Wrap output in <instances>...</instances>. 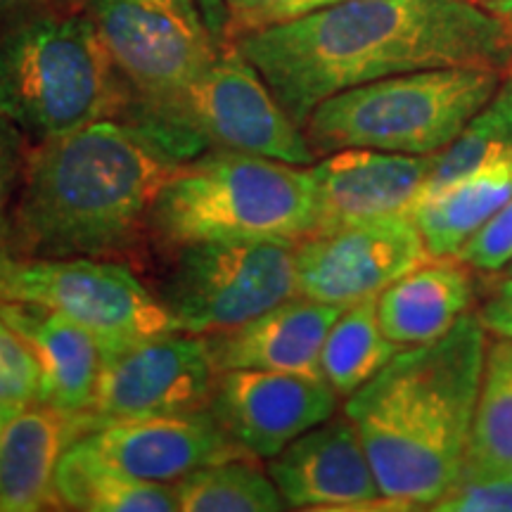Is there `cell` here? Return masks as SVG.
Segmentation results:
<instances>
[{"label": "cell", "mask_w": 512, "mask_h": 512, "mask_svg": "<svg viewBox=\"0 0 512 512\" xmlns=\"http://www.w3.org/2000/svg\"><path fill=\"white\" fill-rule=\"evenodd\" d=\"M252 456L204 465L176 482L178 510L183 512H275L285 510L271 475L252 465Z\"/></svg>", "instance_id": "25"}, {"label": "cell", "mask_w": 512, "mask_h": 512, "mask_svg": "<svg viewBox=\"0 0 512 512\" xmlns=\"http://www.w3.org/2000/svg\"><path fill=\"white\" fill-rule=\"evenodd\" d=\"M41 394V368L29 342L0 316V401L29 406Z\"/></svg>", "instance_id": "28"}, {"label": "cell", "mask_w": 512, "mask_h": 512, "mask_svg": "<svg viewBox=\"0 0 512 512\" xmlns=\"http://www.w3.org/2000/svg\"><path fill=\"white\" fill-rule=\"evenodd\" d=\"M131 100L88 12L48 10L0 27V117L29 138L124 119Z\"/></svg>", "instance_id": "4"}, {"label": "cell", "mask_w": 512, "mask_h": 512, "mask_svg": "<svg viewBox=\"0 0 512 512\" xmlns=\"http://www.w3.org/2000/svg\"><path fill=\"white\" fill-rule=\"evenodd\" d=\"M467 467L512 470V339H489L472 422Z\"/></svg>", "instance_id": "26"}, {"label": "cell", "mask_w": 512, "mask_h": 512, "mask_svg": "<svg viewBox=\"0 0 512 512\" xmlns=\"http://www.w3.org/2000/svg\"><path fill=\"white\" fill-rule=\"evenodd\" d=\"M219 375L207 337L174 332L145 339L107 351L88 413L100 427L112 420L204 411Z\"/></svg>", "instance_id": "11"}, {"label": "cell", "mask_w": 512, "mask_h": 512, "mask_svg": "<svg viewBox=\"0 0 512 512\" xmlns=\"http://www.w3.org/2000/svg\"><path fill=\"white\" fill-rule=\"evenodd\" d=\"M335 3H344V0H297V3L292 5V10H290V15H287V19L302 17V15H306V12L328 8V5H335ZM287 19H285V22H287Z\"/></svg>", "instance_id": "34"}, {"label": "cell", "mask_w": 512, "mask_h": 512, "mask_svg": "<svg viewBox=\"0 0 512 512\" xmlns=\"http://www.w3.org/2000/svg\"><path fill=\"white\" fill-rule=\"evenodd\" d=\"M347 306L297 297L273 306L240 328L209 335L216 368L226 370H280V373H320L325 337Z\"/></svg>", "instance_id": "17"}, {"label": "cell", "mask_w": 512, "mask_h": 512, "mask_svg": "<svg viewBox=\"0 0 512 512\" xmlns=\"http://www.w3.org/2000/svg\"><path fill=\"white\" fill-rule=\"evenodd\" d=\"M209 408L242 451L271 460L335 415L337 392L323 375L226 370Z\"/></svg>", "instance_id": "13"}, {"label": "cell", "mask_w": 512, "mask_h": 512, "mask_svg": "<svg viewBox=\"0 0 512 512\" xmlns=\"http://www.w3.org/2000/svg\"><path fill=\"white\" fill-rule=\"evenodd\" d=\"M74 446L95 463L155 484H176L204 465L249 456L223 432L211 408L112 420L83 434Z\"/></svg>", "instance_id": "14"}, {"label": "cell", "mask_w": 512, "mask_h": 512, "mask_svg": "<svg viewBox=\"0 0 512 512\" xmlns=\"http://www.w3.org/2000/svg\"><path fill=\"white\" fill-rule=\"evenodd\" d=\"M27 133L0 117V259L10 256V214L27 164Z\"/></svg>", "instance_id": "29"}, {"label": "cell", "mask_w": 512, "mask_h": 512, "mask_svg": "<svg viewBox=\"0 0 512 512\" xmlns=\"http://www.w3.org/2000/svg\"><path fill=\"white\" fill-rule=\"evenodd\" d=\"M19 408H24V406H12V403H3V401H0V437H3L5 427H8V422H10L12 418H15Z\"/></svg>", "instance_id": "35"}, {"label": "cell", "mask_w": 512, "mask_h": 512, "mask_svg": "<svg viewBox=\"0 0 512 512\" xmlns=\"http://www.w3.org/2000/svg\"><path fill=\"white\" fill-rule=\"evenodd\" d=\"M268 475L290 508L399 510L382 496L380 484L347 415L320 422L278 456Z\"/></svg>", "instance_id": "15"}, {"label": "cell", "mask_w": 512, "mask_h": 512, "mask_svg": "<svg viewBox=\"0 0 512 512\" xmlns=\"http://www.w3.org/2000/svg\"><path fill=\"white\" fill-rule=\"evenodd\" d=\"M316 192L313 233L396 219L411 214L427 176L430 157L347 147L311 166Z\"/></svg>", "instance_id": "16"}, {"label": "cell", "mask_w": 512, "mask_h": 512, "mask_svg": "<svg viewBox=\"0 0 512 512\" xmlns=\"http://www.w3.org/2000/svg\"><path fill=\"white\" fill-rule=\"evenodd\" d=\"M401 347L384 337L377 320V297L339 313L320 354V373L337 396H351L380 373Z\"/></svg>", "instance_id": "23"}, {"label": "cell", "mask_w": 512, "mask_h": 512, "mask_svg": "<svg viewBox=\"0 0 512 512\" xmlns=\"http://www.w3.org/2000/svg\"><path fill=\"white\" fill-rule=\"evenodd\" d=\"M489 332L467 313L437 342L401 349L347 396L380 484L399 510H432L463 470Z\"/></svg>", "instance_id": "3"}, {"label": "cell", "mask_w": 512, "mask_h": 512, "mask_svg": "<svg viewBox=\"0 0 512 512\" xmlns=\"http://www.w3.org/2000/svg\"><path fill=\"white\" fill-rule=\"evenodd\" d=\"M76 5H79V0H0V27L15 22V19L38 15V12L76 8Z\"/></svg>", "instance_id": "33"}, {"label": "cell", "mask_w": 512, "mask_h": 512, "mask_svg": "<svg viewBox=\"0 0 512 512\" xmlns=\"http://www.w3.org/2000/svg\"><path fill=\"white\" fill-rule=\"evenodd\" d=\"M294 242H207L176 249L162 302L183 332L221 335L297 297Z\"/></svg>", "instance_id": "9"}, {"label": "cell", "mask_w": 512, "mask_h": 512, "mask_svg": "<svg viewBox=\"0 0 512 512\" xmlns=\"http://www.w3.org/2000/svg\"><path fill=\"white\" fill-rule=\"evenodd\" d=\"M479 3H482L484 8H489V10H491V8H494V5L498 3V0H479Z\"/></svg>", "instance_id": "37"}, {"label": "cell", "mask_w": 512, "mask_h": 512, "mask_svg": "<svg viewBox=\"0 0 512 512\" xmlns=\"http://www.w3.org/2000/svg\"><path fill=\"white\" fill-rule=\"evenodd\" d=\"M479 273H498L512 261V197L456 254Z\"/></svg>", "instance_id": "30"}, {"label": "cell", "mask_w": 512, "mask_h": 512, "mask_svg": "<svg viewBox=\"0 0 512 512\" xmlns=\"http://www.w3.org/2000/svg\"><path fill=\"white\" fill-rule=\"evenodd\" d=\"M512 197V159L420 195L411 219L430 256L458 254L479 228Z\"/></svg>", "instance_id": "21"}, {"label": "cell", "mask_w": 512, "mask_h": 512, "mask_svg": "<svg viewBox=\"0 0 512 512\" xmlns=\"http://www.w3.org/2000/svg\"><path fill=\"white\" fill-rule=\"evenodd\" d=\"M60 508L83 512H176V486L140 482L95 463L74 444L62 453L55 472Z\"/></svg>", "instance_id": "22"}, {"label": "cell", "mask_w": 512, "mask_h": 512, "mask_svg": "<svg viewBox=\"0 0 512 512\" xmlns=\"http://www.w3.org/2000/svg\"><path fill=\"white\" fill-rule=\"evenodd\" d=\"M503 79L470 67L387 76L330 95L302 128L316 157L347 147L430 157L494 98Z\"/></svg>", "instance_id": "6"}, {"label": "cell", "mask_w": 512, "mask_h": 512, "mask_svg": "<svg viewBox=\"0 0 512 512\" xmlns=\"http://www.w3.org/2000/svg\"><path fill=\"white\" fill-rule=\"evenodd\" d=\"M479 323L494 337L512 339V278L501 275L486 287V294L477 311Z\"/></svg>", "instance_id": "32"}, {"label": "cell", "mask_w": 512, "mask_h": 512, "mask_svg": "<svg viewBox=\"0 0 512 512\" xmlns=\"http://www.w3.org/2000/svg\"><path fill=\"white\" fill-rule=\"evenodd\" d=\"M508 74H510V76H512V69H510V72H508Z\"/></svg>", "instance_id": "39"}, {"label": "cell", "mask_w": 512, "mask_h": 512, "mask_svg": "<svg viewBox=\"0 0 512 512\" xmlns=\"http://www.w3.org/2000/svg\"><path fill=\"white\" fill-rule=\"evenodd\" d=\"M95 427L91 413H64L41 401L19 408L0 437V512L60 508L57 463Z\"/></svg>", "instance_id": "18"}, {"label": "cell", "mask_w": 512, "mask_h": 512, "mask_svg": "<svg viewBox=\"0 0 512 512\" xmlns=\"http://www.w3.org/2000/svg\"><path fill=\"white\" fill-rule=\"evenodd\" d=\"M297 290L316 302L351 306L375 299L430 259L411 216L316 233L299 240Z\"/></svg>", "instance_id": "12"}, {"label": "cell", "mask_w": 512, "mask_h": 512, "mask_svg": "<svg viewBox=\"0 0 512 512\" xmlns=\"http://www.w3.org/2000/svg\"><path fill=\"white\" fill-rule=\"evenodd\" d=\"M475 268L456 254L430 256L377 297L384 337L401 349L437 342L470 313Z\"/></svg>", "instance_id": "19"}, {"label": "cell", "mask_w": 512, "mask_h": 512, "mask_svg": "<svg viewBox=\"0 0 512 512\" xmlns=\"http://www.w3.org/2000/svg\"><path fill=\"white\" fill-rule=\"evenodd\" d=\"M228 10V31L235 38L256 29L285 22L297 0H223Z\"/></svg>", "instance_id": "31"}, {"label": "cell", "mask_w": 512, "mask_h": 512, "mask_svg": "<svg viewBox=\"0 0 512 512\" xmlns=\"http://www.w3.org/2000/svg\"><path fill=\"white\" fill-rule=\"evenodd\" d=\"M508 472H510V475H512V470H508Z\"/></svg>", "instance_id": "40"}, {"label": "cell", "mask_w": 512, "mask_h": 512, "mask_svg": "<svg viewBox=\"0 0 512 512\" xmlns=\"http://www.w3.org/2000/svg\"><path fill=\"white\" fill-rule=\"evenodd\" d=\"M183 162L124 119H102L29 147L10 214L12 259L121 254Z\"/></svg>", "instance_id": "2"}, {"label": "cell", "mask_w": 512, "mask_h": 512, "mask_svg": "<svg viewBox=\"0 0 512 512\" xmlns=\"http://www.w3.org/2000/svg\"><path fill=\"white\" fill-rule=\"evenodd\" d=\"M316 223L311 166L209 150L178 166L150 214L166 249L207 242H294Z\"/></svg>", "instance_id": "5"}, {"label": "cell", "mask_w": 512, "mask_h": 512, "mask_svg": "<svg viewBox=\"0 0 512 512\" xmlns=\"http://www.w3.org/2000/svg\"><path fill=\"white\" fill-rule=\"evenodd\" d=\"M437 512H512V475L463 465L456 482L432 505Z\"/></svg>", "instance_id": "27"}, {"label": "cell", "mask_w": 512, "mask_h": 512, "mask_svg": "<svg viewBox=\"0 0 512 512\" xmlns=\"http://www.w3.org/2000/svg\"><path fill=\"white\" fill-rule=\"evenodd\" d=\"M0 302L46 306L117 351L183 332L174 313L124 264L76 259H0Z\"/></svg>", "instance_id": "8"}, {"label": "cell", "mask_w": 512, "mask_h": 512, "mask_svg": "<svg viewBox=\"0 0 512 512\" xmlns=\"http://www.w3.org/2000/svg\"><path fill=\"white\" fill-rule=\"evenodd\" d=\"M505 275H510V278H512V261L508 266H505Z\"/></svg>", "instance_id": "38"}, {"label": "cell", "mask_w": 512, "mask_h": 512, "mask_svg": "<svg viewBox=\"0 0 512 512\" xmlns=\"http://www.w3.org/2000/svg\"><path fill=\"white\" fill-rule=\"evenodd\" d=\"M304 126L330 95L422 69L508 74L512 24L479 0H344L235 41Z\"/></svg>", "instance_id": "1"}, {"label": "cell", "mask_w": 512, "mask_h": 512, "mask_svg": "<svg viewBox=\"0 0 512 512\" xmlns=\"http://www.w3.org/2000/svg\"><path fill=\"white\" fill-rule=\"evenodd\" d=\"M0 316L34 351L41 368L38 401L64 413H88L107 356L98 339L38 304L0 302Z\"/></svg>", "instance_id": "20"}, {"label": "cell", "mask_w": 512, "mask_h": 512, "mask_svg": "<svg viewBox=\"0 0 512 512\" xmlns=\"http://www.w3.org/2000/svg\"><path fill=\"white\" fill-rule=\"evenodd\" d=\"M124 121L181 162L209 150L245 152L297 166L316 162L304 128L287 114L238 46L223 50L174 100L131 107Z\"/></svg>", "instance_id": "7"}, {"label": "cell", "mask_w": 512, "mask_h": 512, "mask_svg": "<svg viewBox=\"0 0 512 512\" xmlns=\"http://www.w3.org/2000/svg\"><path fill=\"white\" fill-rule=\"evenodd\" d=\"M491 12H496V15H501L512 24V0H498L494 8H491Z\"/></svg>", "instance_id": "36"}, {"label": "cell", "mask_w": 512, "mask_h": 512, "mask_svg": "<svg viewBox=\"0 0 512 512\" xmlns=\"http://www.w3.org/2000/svg\"><path fill=\"white\" fill-rule=\"evenodd\" d=\"M512 159V76L505 79L494 98L463 126L444 150L430 155V176L420 195L441 190L460 178Z\"/></svg>", "instance_id": "24"}, {"label": "cell", "mask_w": 512, "mask_h": 512, "mask_svg": "<svg viewBox=\"0 0 512 512\" xmlns=\"http://www.w3.org/2000/svg\"><path fill=\"white\" fill-rule=\"evenodd\" d=\"M83 5L131 88L128 110L174 100L223 53L202 0H86Z\"/></svg>", "instance_id": "10"}]
</instances>
